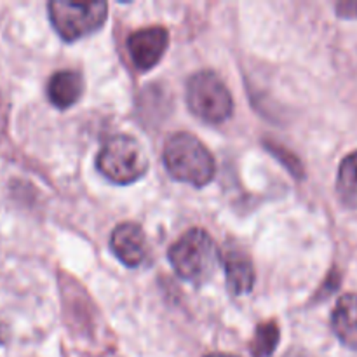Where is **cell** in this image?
I'll list each match as a JSON object with an SVG mask.
<instances>
[{"instance_id":"6da1fadb","label":"cell","mask_w":357,"mask_h":357,"mask_svg":"<svg viewBox=\"0 0 357 357\" xmlns=\"http://www.w3.org/2000/svg\"><path fill=\"white\" fill-rule=\"evenodd\" d=\"M162 160L171 176L194 187H204L215 176V159L190 132H174L167 138L162 150Z\"/></svg>"},{"instance_id":"7a4b0ae2","label":"cell","mask_w":357,"mask_h":357,"mask_svg":"<svg viewBox=\"0 0 357 357\" xmlns=\"http://www.w3.org/2000/svg\"><path fill=\"white\" fill-rule=\"evenodd\" d=\"M169 261L181 279L199 284L215 274L220 251L206 230L190 229L171 246Z\"/></svg>"},{"instance_id":"3957f363","label":"cell","mask_w":357,"mask_h":357,"mask_svg":"<svg viewBox=\"0 0 357 357\" xmlns=\"http://www.w3.org/2000/svg\"><path fill=\"white\" fill-rule=\"evenodd\" d=\"M98 171L110 181L128 185L139 180L149 169L143 146L132 136L119 135L101 146L96 159Z\"/></svg>"},{"instance_id":"277c9868","label":"cell","mask_w":357,"mask_h":357,"mask_svg":"<svg viewBox=\"0 0 357 357\" xmlns=\"http://www.w3.org/2000/svg\"><path fill=\"white\" fill-rule=\"evenodd\" d=\"M49 16L59 37L66 42H73L103 26L108 16V6L103 0H54L49 3Z\"/></svg>"},{"instance_id":"5b68a950","label":"cell","mask_w":357,"mask_h":357,"mask_svg":"<svg viewBox=\"0 0 357 357\" xmlns=\"http://www.w3.org/2000/svg\"><path fill=\"white\" fill-rule=\"evenodd\" d=\"M188 108L201 121L220 124L232 115L234 100L229 87L216 73L199 72L187 84Z\"/></svg>"},{"instance_id":"8992f818","label":"cell","mask_w":357,"mask_h":357,"mask_svg":"<svg viewBox=\"0 0 357 357\" xmlns=\"http://www.w3.org/2000/svg\"><path fill=\"white\" fill-rule=\"evenodd\" d=\"M169 44V31L164 26H150L131 33L128 40L129 54L139 70H150L162 59Z\"/></svg>"},{"instance_id":"52a82bcc","label":"cell","mask_w":357,"mask_h":357,"mask_svg":"<svg viewBox=\"0 0 357 357\" xmlns=\"http://www.w3.org/2000/svg\"><path fill=\"white\" fill-rule=\"evenodd\" d=\"M110 246L115 257L128 267H138L145 261L149 253L146 236L138 223H121L114 229L110 237Z\"/></svg>"},{"instance_id":"ba28073f","label":"cell","mask_w":357,"mask_h":357,"mask_svg":"<svg viewBox=\"0 0 357 357\" xmlns=\"http://www.w3.org/2000/svg\"><path fill=\"white\" fill-rule=\"evenodd\" d=\"M227 288L234 295H246L253 289L255 267L250 255L239 248H229L223 253Z\"/></svg>"},{"instance_id":"9c48e42d","label":"cell","mask_w":357,"mask_h":357,"mask_svg":"<svg viewBox=\"0 0 357 357\" xmlns=\"http://www.w3.org/2000/svg\"><path fill=\"white\" fill-rule=\"evenodd\" d=\"M331 328L345 347L357 351V295L340 296L331 314Z\"/></svg>"},{"instance_id":"30bf717a","label":"cell","mask_w":357,"mask_h":357,"mask_svg":"<svg viewBox=\"0 0 357 357\" xmlns=\"http://www.w3.org/2000/svg\"><path fill=\"white\" fill-rule=\"evenodd\" d=\"M47 91L51 103L65 110L80 100L84 93V79L79 72L61 70V72L52 75Z\"/></svg>"},{"instance_id":"8fae6325","label":"cell","mask_w":357,"mask_h":357,"mask_svg":"<svg viewBox=\"0 0 357 357\" xmlns=\"http://www.w3.org/2000/svg\"><path fill=\"white\" fill-rule=\"evenodd\" d=\"M337 194L345 208L357 209V150L349 153L338 167Z\"/></svg>"},{"instance_id":"7c38bea8","label":"cell","mask_w":357,"mask_h":357,"mask_svg":"<svg viewBox=\"0 0 357 357\" xmlns=\"http://www.w3.org/2000/svg\"><path fill=\"white\" fill-rule=\"evenodd\" d=\"M279 344V326L275 321L258 324L255 337L250 344L253 357H271Z\"/></svg>"},{"instance_id":"4fadbf2b","label":"cell","mask_w":357,"mask_h":357,"mask_svg":"<svg viewBox=\"0 0 357 357\" xmlns=\"http://www.w3.org/2000/svg\"><path fill=\"white\" fill-rule=\"evenodd\" d=\"M7 337H9V335H7V328L0 323V344H6Z\"/></svg>"},{"instance_id":"5bb4252c","label":"cell","mask_w":357,"mask_h":357,"mask_svg":"<svg viewBox=\"0 0 357 357\" xmlns=\"http://www.w3.org/2000/svg\"><path fill=\"white\" fill-rule=\"evenodd\" d=\"M206 357H239L234 354H225V352H213V354H208Z\"/></svg>"}]
</instances>
